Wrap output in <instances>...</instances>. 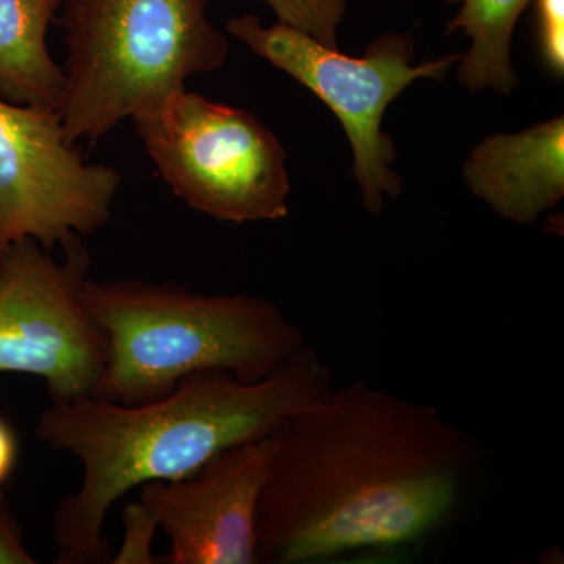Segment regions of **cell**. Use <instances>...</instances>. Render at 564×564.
Returning <instances> with one entry per match:
<instances>
[{
  "mask_svg": "<svg viewBox=\"0 0 564 564\" xmlns=\"http://www.w3.org/2000/svg\"><path fill=\"white\" fill-rule=\"evenodd\" d=\"M209 0H63V128L96 141L158 110L196 74L221 68L229 40Z\"/></svg>",
  "mask_w": 564,
  "mask_h": 564,
  "instance_id": "277c9868",
  "label": "cell"
},
{
  "mask_svg": "<svg viewBox=\"0 0 564 564\" xmlns=\"http://www.w3.org/2000/svg\"><path fill=\"white\" fill-rule=\"evenodd\" d=\"M63 0H0V98L61 109L65 76L52 58L47 31Z\"/></svg>",
  "mask_w": 564,
  "mask_h": 564,
  "instance_id": "8fae6325",
  "label": "cell"
},
{
  "mask_svg": "<svg viewBox=\"0 0 564 564\" xmlns=\"http://www.w3.org/2000/svg\"><path fill=\"white\" fill-rule=\"evenodd\" d=\"M226 31L333 110L351 144L352 177L364 207L380 215L403 188L392 169L395 144L383 131L386 110L414 82L443 80L462 54L417 65L413 35L386 33L362 57H350L280 22L263 25L256 14L234 18Z\"/></svg>",
  "mask_w": 564,
  "mask_h": 564,
  "instance_id": "5b68a950",
  "label": "cell"
},
{
  "mask_svg": "<svg viewBox=\"0 0 564 564\" xmlns=\"http://www.w3.org/2000/svg\"><path fill=\"white\" fill-rule=\"evenodd\" d=\"M22 541V530L11 511L9 499L0 486V564H35Z\"/></svg>",
  "mask_w": 564,
  "mask_h": 564,
  "instance_id": "2e32d148",
  "label": "cell"
},
{
  "mask_svg": "<svg viewBox=\"0 0 564 564\" xmlns=\"http://www.w3.org/2000/svg\"><path fill=\"white\" fill-rule=\"evenodd\" d=\"M63 261L28 239L0 251V375L41 378L52 402L93 395L106 361V337L80 300L90 273L84 243Z\"/></svg>",
  "mask_w": 564,
  "mask_h": 564,
  "instance_id": "52a82bcc",
  "label": "cell"
},
{
  "mask_svg": "<svg viewBox=\"0 0 564 564\" xmlns=\"http://www.w3.org/2000/svg\"><path fill=\"white\" fill-rule=\"evenodd\" d=\"M467 188L503 220L532 225L564 196V118L475 144L463 166Z\"/></svg>",
  "mask_w": 564,
  "mask_h": 564,
  "instance_id": "30bf717a",
  "label": "cell"
},
{
  "mask_svg": "<svg viewBox=\"0 0 564 564\" xmlns=\"http://www.w3.org/2000/svg\"><path fill=\"white\" fill-rule=\"evenodd\" d=\"M124 540L120 552L111 556L113 564H159L162 556L152 554V541L159 529L154 514L140 500L126 505L122 513Z\"/></svg>",
  "mask_w": 564,
  "mask_h": 564,
  "instance_id": "5bb4252c",
  "label": "cell"
},
{
  "mask_svg": "<svg viewBox=\"0 0 564 564\" xmlns=\"http://www.w3.org/2000/svg\"><path fill=\"white\" fill-rule=\"evenodd\" d=\"M538 47L555 79L564 77V0H536Z\"/></svg>",
  "mask_w": 564,
  "mask_h": 564,
  "instance_id": "9a60e30c",
  "label": "cell"
},
{
  "mask_svg": "<svg viewBox=\"0 0 564 564\" xmlns=\"http://www.w3.org/2000/svg\"><path fill=\"white\" fill-rule=\"evenodd\" d=\"M120 185L117 170L85 161L58 110L0 98V251L82 242L109 221Z\"/></svg>",
  "mask_w": 564,
  "mask_h": 564,
  "instance_id": "ba28073f",
  "label": "cell"
},
{
  "mask_svg": "<svg viewBox=\"0 0 564 564\" xmlns=\"http://www.w3.org/2000/svg\"><path fill=\"white\" fill-rule=\"evenodd\" d=\"M333 388L332 370L304 344L256 383L210 370L135 406L93 395L51 400L36 422V440L73 455L84 470L79 489L63 497L52 516L57 563H110L104 525L124 494L177 480L228 448L272 436Z\"/></svg>",
  "mask_w": 564,
  "mask_h": 564,
  "instance_id": "7a4b0ae2",
  "label": "cell"
},
{
  "mask_svg": "<svg viewBox=\"0 0 564 564\" xmlns=\"http://www.w3.org/2000/svg\"><path fill=\"white\" fill-rule=\"evenodd\" d=\"M532 0H462L447 32H463L470 50L459 55L458 80L466 90L510 95L518 88L511 44L519 18Z\"/></svg>",
  "mask_w": 564,
  "mask_h": 564,
  "instance_id": "7c38bea8",
  "label": "cell"
},
{
  "mask_svg": "<svg viewBox=\"0 0 564 564\" xmlns=\"http://www.w3.org/2000/svg\"><path fill=\"white\" fill-rule=\"evenodd\" d=\"M272 436L228 448L177 480L140 486V502L170 538L163 564H256V516Z\"/></svg>",
  "mask_w": 564,
  "mask_h": 564,
  "instance_id": "9c48e42d",
  "label": "cell"
},
{
  "mask_svg": "<svg viewBox=\"0 0 564 564\" xmlns=\"http://www.w3.org/2000/svg\"><path fill=\"white\" fill-rule=\"evenodd\" d=\"M20 458L18 434L11 423L0 415V486L7 484Z\"/></svg>",
  "mask_w": 564,
  "mask_h": 564,
  "instance_id": "e0dca14e",
  "label": "cell"
},
{
  "mask_svg": "<svg viewBox=\"0 0 564 564\" xmlns=\"http://www.w3.org/2000/svg\"><path fill=\"white\" fill-rule=\"evenodd\" d=\"M133 124L163 182L191 209L234 225L288 217L284 148L250 111L184 90Z\"/></svg>",
  "mask_w": 564,
  "mask_h": 564,
  "instance_id": "8992f818",
  "label": "cell"
},
{
  "mask_svg": "<svg viewBox=\"0 0 564 564\" xmlns=\"http://www.w3.org/2000/svg\"><path fill=\"white\" fill-rule=\"evenodd\" d=\"M280 24L313 36L325 46L339 50L337 32L343 24L347 0H263Z\"/></svg>",
  "mask_w": 564,
  "mask_h": 564,
  "instance_id": "4fadbf2b",
  "label": "cell"
},
{
  "mask_svg": "<svg viewBox=\"0 0 564 564\" xmlns=\"http://www.w3.org/2000/svg\"><path fill=\"white\" fill-rule=\"evenodd\" d=\"M445 2L451 3V6H456V3L462 2V0H445Z\"/></svg>",
  "mask_w": 564,
  "mask_h": 564,
  "instance_id": "ac0fdd59",
  "label": "cell"
},
{
  "mask_svg": "<svg viewBox=\"0 0 564 564\" xmlns=\"http://www.w3.org/2000/svg\"><path fill=\"white\" fill-rule=\"evenodd\" d=\"M80 300L106 337L93 397L126 406L161 399L184 378L210 370L256 383L306 344L276 304L243 293L88 276Z\"/></svg>",
  "mask_w": 564,
  "mask_h": 564,
  "instance_id": "3957f363",
  "label": "cell"
},
{
  "mask_svg": "<svg viewBox=\"0 0 564 564\" xmlns=\"http://www.w3.org/2000/svg\"><path fill=\"white\" fill-rule=\"evenodd\" d=\"M256 564L337 562L421 545L458 518L484 447L436 408L352 383L272 434Z\"/></svg>",
  "mask_w": 564,
  "mask_h": 564,
  "instance_id": "6da1fadb",
  "label": "cell"
}]
</instances>
